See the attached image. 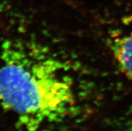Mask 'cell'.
Listing matches in <instances>:
<instances>
[{"instance_id": "6da1fadb", "label": "cell", "mask_w": 132, "mask_h": 131, "mask_svg": "<svg viewBox=\"0 0 132 131\" xmlns=\"http://www.w3.org/2000/svg\"><path fill=\"white\" fill-rule=\"evenodd\" d=\"M66 62L38 43L6 40L0 48V104L27 131L62 121L78 102Z\"/></svg>"}, {"instance_id": "7a4b0ae2", "label": "cell", "mask_w": 132, "mask_h": 131, "mask_svg": "<svg viewBox=\"0 0 132 131\" xmlns=\"http://www.w3.org/2000/svg\"><path fill=\"white\" fill-rule=\"evenodd\" d=\"M109 47L119 69L132 83V18L113 31Z\"/></svg>"}, {"instance_id": "3957f363", "label": "cell", "mask_w": 132, "mask_h": 131, "mask_svg": "<svg viewBox=\"0 0 132 131\" xmlns=\"http://www.w3.org/2000/svg\"><path fill=\"white\" fill-rule=\"evenodd\" d=\"M129 131H132V123L131 124V126H130V129H129Z\"/></svg>"}]
</instances>
